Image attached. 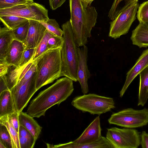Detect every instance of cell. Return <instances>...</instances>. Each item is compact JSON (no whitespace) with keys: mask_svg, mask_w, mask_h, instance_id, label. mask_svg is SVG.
Segmentation results:
<instances>
[{"mask_svg":"<svg viewBox=\"0 0 148 148\" xmlns=\"http://www.w3.org/2000/svg\"><path fill=\"white\" fill-rule=\"evenodd\" d=\"M108 123L126 128L143 127L148 123V109L136 110L131 108L113 113L108 120Z\"/></svg>","mask_w":148,"mask_h":148,"instance_id":"cell-7","label":"cell"},{"mask_svg":"<svg viewBox=\"0 0 148 148\" xmlns=\"http://www.w3.org/2000/svg\"><path fill=\"white\" fill-rule=\"evenodd\" d=\"M94 0H81L83 7L86 9L88 6H91L92 2Z\"/></svg>","mask_w":148,"mask_h":148,"instance_id":"cell-41","label":"cell"},{"mask_svg":"<svg viewBox=\"0 0 148 148\" xmlns=\"http://www.w3.org/2000/svg\"><path fill=\"white\" fill-rule=\"evenodd\" d=\"M138 106H143L148 99V66L140 73Z\"/></svg>","mask_w":148,"mask_h":148,"instance_id":"cell-21","label":"cell"},{"mask_svg":"<svg viewBox=\"0 0 148 148\" xmlns=\"http://www.w3.org/2000/svg\"><path fill=\"white\" fill-rule=\"evenodd\" d=\"M71 104L83 112L99 115L110 111L115 107L112 98L93 93L76 96L73 99Z\"/></svg>","mask_w":148,"mask_h":148,"instance_id":"cell-6","label":"cell"},{"mask_svg":"<svg viewBox=\"0 0 148 148\" xmlns=\"http://www.w3.org/2000/svg\"><path fill=\"white\" fill-rule=\"evenodd\" d=\"M0 141L6 148H14L12 140L7 128L1 124H0Z\"/></svg>","mask_w":148,"mask_h":148,"instance_id":"cell-28","label":"cell"},{"mask_svg":"<svg viewBox=\"0 0 148 148\" xmlns=\"http://www.w3.org/2000/svg\"><path fill=\"white\" fill-rule=\"evenodd\" d=\"M5 26L12 30L23 25L29 21L27 18L15 15L0 16Z\"/></svg>","mask_w":148,"mask_h":148,"instance_id":"cell-22","label":"cell"},{"mask_svg":"<svg viewBox=\"0 0 148 148\" xmlns=\"http://www.w3.org/2000/svg\"><path fill=\"white\" fill-rule=\"evenodd\" d=\"M9 66L5 61L0 60V76L6 75Z\"/></svg>","mask_w":148,"mask_h":148,"instance_id":"cell-39","label":"cell"},{"mask_svg":"<svg viewBox=\"0 0 148 148\" xmlns=\"http://www.w3.org/2000/svg\"><path fill=\"white\" fill-rule=\"evenodd\" d=\"M29 27L27 36L22 42L25 49H35L44 37L47 29L40 22L29 19Z\"/></svg>","mask_w":148,"mask_h":148,"instance_id":"cell-12","label":"cell"},{"mask_svg":"<svg viewBox=\"0 0 148 148\" xmlns=\"http://www.w3.org/2000/svg\"><path fill=\"white\" fill-rule=\"evenodd\" d=\"M64 43L61 49L62 69L61 77L65 76L73 81H77L78 47L74 41L70 21L62 25Z\"/></svg>","mask_w":148,"mask_h":148,"instance_id":"cell-4","label":"cell"},{"mask_svg":"<svg viewBox=\"0 0 148 148\" xmlns=\"http://www.w3.org/2000/svg\"><path fill=\"white\" fill-rule=\"evenodd\" d=\"M101 130L100 117L99 115L91 123L81 135L73 141L78 144H86L95 142L102 136Z\"/></svg>","mask_w":148,"mask_h":148,"instance_id":"cell-13","label":"cell"},{"mask_svg":"<svg viewBox=\"0 0 148 148\" xmlns=\"http://www.w3.org/2000/svg\"><path fill=\"white\" fill-rule=\"evenodd\" d=\"M55 35L47 30L46 32L38 46L35 48L32 61H34L45 51L47 50L48 41L50 37Z\"/></svg>","mask_w":148,"mask_h":148,"instance_id":"cell-25","label":"cell"},{"mask_svg":"<svg viewBox=\"0 0 148 148\" xmlns=\"http://www.w3.org/2000/svg\"><path fill=\"white\" fill-rule=\"evenodd\" d=\"M140 145L142 148H148V133L143 131L140 134Z\"/></svg>","mask_w":148,"mask_h":148,"instance_id":"cell-36","label":"cell"},{"mask_svg":"<svg viewBox=\"0 0 148 148\" xmlns=\"http://www.w3.org/2000/svg\"><path fill=\"white\" fill-rule=\"evenodd\" d=\"M0 124L5 125L7 128L12 140L14 148H20L18 133L9 123L5 116L0 118Z\"/></svg>","mask_w":148,"mask_h":148,"instance_id":"cell-26","label":"cell"},{"mask_svg":"<svg viewBox=\"0 0 148 148\" xmlns=\"http://www.w3.org/2000/svg\"><path fill=\"white\" fill-rule=\"evenodd\" d=\"M33 0H0V9L6 8L21 5L31 4Z\"/></svg>","mask_w":148,"mask_h":148,"instance_id":"cell-31","label":"cell"},{"mask_svg":"<svg viewBox=\"0 0 148 148\" xmlns=\"http://www.w3.org/2000/svg\"><path fill=\"white\" fill-rule=\"evenodd\" d=\"M29 27V22L28 21L23 25L13 30L14 40L23 42L27 36Z\"/></svg>","mask_w":148,"mask_h":148,"instance_id":"cell-29","label":"cell"},{"mask_svg":"<svg viewBox=\"0 0 148 148\" xmlns=\"http://www.w3.org/2000/svg\"><path fill=\"white\" fill-rule=\"evenodd\" d=\"M40 22L49 32L56 36H62L63 31L55 19L49 18L45 21Z\"/></svg>","mask_w":148,"mask_h":148,"instance_id":"cell-27","label":"cell"},{"mask_svg":"<svg viewBox=\"0 0 148 148\" xmlns=\"http://www.w3.org/2000/svg\"><path fill=\"white\" fill-rule=\"evenodd\" d=\"M35 49H25L21 59L17 68H21L32 62V59L34 55Z\"/></svg>","mask_w":148,"mask_h":148,"instance_id":"cell-32","label":"cell"},{"mask_svg":"<svg viewBox=\"0 0 148 148\" xmlns=\"http://www.w3.org/2000/svg\"><path fill=\"white\" fill-rule=\"evenodd\" d=\"M78 63L77 81L80 85L83 94H87L89 91L88 81L90 77V73L87 64L88 48L86 45L81 48L78 47Z\"/></svg>","mask_w":148,"mask_h":148,"instance_id":"cell-11","label":"cell"},{"mask_svg":"<svg viewBox=\"0 0 148 148\" xmlns=\"http://www.w3.org/2000/svg\"><path fill=\"white\" fill-rule=\"evenodd\" d=\"M138 0H114L108 12V17L112 21L114 19L116 16L119 5L121 2L124 1L123 7L119 12L117 14L120 12L130 7L135 2H138Z\"/></svg>","mask_w":148,"mask_h":148,"instance_id":"cell-24","label":"cell"},{"mask_svg":"<svg viewBox=\"0 0 148 148\" xmlns=\"http://www.w3.org/2000/svg\"><path fill=\"white\" fill-rule=\"evenodd\" d=\"M10 15H15L40 22L45 21L49 19L48 10L42 5L35 2L0 9V16Z\"/></svg>","mask_w":148,"mask_h":148,"instance_id":"cell-9","label":"cell"},{"mask_svg":"<svg viewBox=\"0 0 148 148\" xmlns=\"http://www.w3.org/2000/svg\"><path fill=\"white\" fill-rule=\"evenodd\" d=\"M25 48L22 42L14 40L12 42L5 61L9 66H18Z\"/></svg>","mask_w":148,"mask_h":148,"instance_id":"cell-15","label":"cell"},{"mask_svg":"<svg viewBox=\"0 0 148 148\" xmlns=\"http://www.w3.org/2000/svg\"><path fill=\"white\" fill-rule=\"evenodd\" d=\"M140 134L133 128L114 127L107 129L106 137L113 148H138L140 145Z\"/></svg>","mask_w":148,"mask_h":148,"instance_id":"cell-8","label":"cell"},{"mask_svg":"<svg viewBox=\"0 0 148 148\" xmlns=\"http://www.w3.org/2000/svg\"><path fill=\"white\" fill-rule=\"evenodd\" d=\"M36 67L33 61L29 68L23 72L17 84L10 90L12 94L16 111L22 112L32 96L37 91L36 89Z\"/></svg>","mask_w":148,"mask_h":148,"instance_id":"cell-5","label":"cell"},{"mask_svg":"<svg viewBox=\"0 0 148 148\" xmlns=\"http://www.w3.org/2000/svg\"><path fill=\"white\" fill-rule=\"evenodd\" d=\"M19 136L31 137L33 136L30 132L24 127L19 126L18 132Z\"/></svg>","mask_w":148,"mask_h":148,"instance_id":"cell-40","label":"cell"},{"mask_svg":"<svg viewBox=\"0 0 148 148\" xmlns=\"http://www.w3.org/2000/svg\"><path fill=\"white\" fill-rule=\"evenodd\" d=\"M66 0H49L50 8L53 10H55L60 7L66 1Z\"/></svg>","mask_w":148,"mask_h":148,"instance_id":"cell-37","label":"cell"},{"mask_svg":"<svg viewBox=\"0 0 148 148\" xmlns=\"http://www.w3.org/2000/svg\"><path fill=\"white\" fill-rule=\"evenodd\" d=\"M27 65L19 68L13 65L9 66L6 77L10 90L17 84L21 72Z\"/></svg>","mask_w":148,"mask_h":148,"instance_id":"cell-23","label":"cell"},{"mask_svg":"<svg viewBox=\"0 0 148 148\" xmlns=\"http://www.w3.org/2000/svg\"><path fill=\"white\" fill-rule=\"evenodd\" d=\"M63 36L54 35L50 37L48 41L47 50L62 48L64 43Z\"/></svg>","mask_w":148,"mask_h":148,"instance_id":"cell-33","label":"cell"},{"mask_svg":"<svg viewBox=\"0 0 148 148\" xmlns=\"http://www.w3.org/2000/svg\"><path fill=\"white\" fill-rule=\"evenodd\" d=\"M138 7V4L137 2L120 12L110 23L108 36L115 39L126 34L136 19Z\"/></svg>","mask_w":148,"mask_h":148,"instance_id":"cell-10","label":"cell"},{"mask_svg":"<svg viewBox=\"0 0 148 148\" xmlns=\"http://www.w3.org/2000/svg\"><path fill=\"white\" fill-rule=\"evenodd\" d=\"M49 147L54 148H113L112 145L106 137L103 136L97 141L88 144H76L72 141L56 145L50 144Z\"/></svg>","mask_w":148,"mask_h":148,"instance_id":"cell-16","label":"cell"},{"mask_svg":"<svg viewBox=\"0 0 148 148\" xmlns=\"http://www.w3.org/2000/svg\"><path fill=\"white\" fill-rule=\"evenodd\" d=\"M16 111L11 91L7 90L0 93V118Z\"/></svg>","mask_w":148,"mask_h":148,"instance_id":"cell-20","label":"cell"},{"mask_svg":"<svg viewBox=\"0 0 148 148\" xmlns=\"http://www.w3.org/2000/svg\"><path fill=\"white\" fill-rule=\"evenodd\" d=\"M71 17L69 20L75 43L78 47L86 45L91 32L95 26L98 14L95 7L84 9L81 0H69Z\"/></svg>","mask_w":148,"mask_h":148,"instance_id":"cell-2","label":"cell"},{"mask_svg":"<svg viewBox=\"0 0 148 148\" xmlns=\"http://www.w3.org/2000/svg\"><path fill=\"white\" fill-rule=\"evenodd\" d=\"M14 40L13 30L5 27L0 28V60L5 61Z\"/></svg>","mask_w":148,"mask_h":148,"instance_id":"cell-17","label":"cell"},{"mask_svg":"<svg viewBox=\"0 0 148 148\" xmlns=\"http://www.w3.org/2000/svg\"><path fill=\"white\" fill-rule=\"evenodd\" d=\"M19 113L16 111L12 113L5 116L9 123L18 133L19 126L18 118Z\"/></svg>","mask_w":148,"mask_h":148,"instance_id":"cell-35","label":"cell"},{"mask_svg":"<svg viewBox=\"0 0 148 148\" xmlns=\"http://www.w3.org/2000/svg\"><path fill=\"white\" fill-rule=\"evenodd\" d=\"M19 140L20 148H33L36 140L33 136H19Z\"/></svg>","mask_w":148,"mask_h":148,"instance_id":"cell-34","label":"cell"},{"mask_svg":"<svg viewBox=\"0 0 148 148\" xmlns=\"http://www.w3.org/2000/svg\"><path fill=\"white\" fill-rule=\"evenodd\" d=\"M130 39L133 45L140 48L148 47V26L139 23L132 31Z\"/></svg>","mask_w":148,"mask_h":148,"instance_id":"cell-18","label":"cell"},{"mask_svg":"<svg viewBox=\"0 0 148 148\" xmlns=\"http://www.w3.org/2000/svg\"><path fill=\"white\" fill-rule=\"evenodd\" d=\"M137 16L139 23H148V1L143 2L139 5Z\"/></svg>","mask_w":148,"mask_h":148,"instance_id":"cell-30","label":"cell"},{"mask_svg":"<svg viewBox=\"0 0 148 148\" xmlns=\"http://www.w3.org/2000/svg\"><path fill=\"white\" fill-rule=\"evenodd\" d=\"M148 26V23L146 24Z\"/></svg>","mask_w":148,"mask_h":148,"instance_id":"cell-43","label":"cell"},{"mask_svg":"<svg viewBox=\"0 0 148 148\" xmlns=\"http://www.w3.org/2000/svg\"><path fill=\"white\" fill-rule=\"evenodd\" d=\"M0 148H6L4 145L0 141Z\"/></svg>","mask_w":148,"mask_h":148,"instance_id":"cell-42","label":"cell"},{"mask_svg":"<svg viewBox=\"0 0 148 148\" xmlns=\"http://www.w3.org/2000/svg\"><path fill=\"white\" fill-rule=\"evenodd\" d=\"M61 49L48 50L34 61L36 67L37 91L61 77Z\"/></svg>","mask_w":148,"mask_h":148,"instance_id":"cell-3","label":"cell"},{"mask_svg":"<svg viewBox=\"0 0 148 148\" xmlns=\"http://www.w3.org/2000/svg\"><path fill=\"white\" fill-rule=\"evenodd\" d=\"M73 81L65 77L57 80L31 101L26 113L33 118L44 116L48 109L59 105L71 95L74 90Z\"/></svg>","mask_w":148,"mask_h":148,"instance_id":"cell-1","label":"cell"},{"mask_svg":"<svg viewBox=\"0 0 148 148\" xmlns=\"http://www.w3.org/2000/svg\"><path fill=\"white\" fill-rule=\"evenodd\" d=\"M148 66V49L142 52L134 65L127 73L125 83L119 92L120 97H123L133 80Z\"/></svg>","mask_w":148,"mask_h":148,"instance_id":"cell-14","label":"cell"},{"mask_svg":"<svg viewBox=\"0 0 148 148\" xmlns=\"http://www.w3.org/2000/svg\"><path fill=\"white\" fill-rule=\"evenodd\" d=\"M26 112L22 111L19 113L18 118L20 125L28 130L36 140L42 128Z\"/></svg>","mask_w":148,"mask_h":148,"instance_id":"cell-19","label":"cell"},{"mask_svg":"<svg viewBox=\"0 0 148 148\" xmlns=\"http://www.w3.org/2000/svg\"><path fill=\"white\" fill-rule=\"evenodd\" d=\"M7 90H9L7 84L6 75L0 76V93Z\"/></svg>","mask_w":148,"mask_h":148,"instance_id":"cell-38","label":"cell"}]
</instances>
